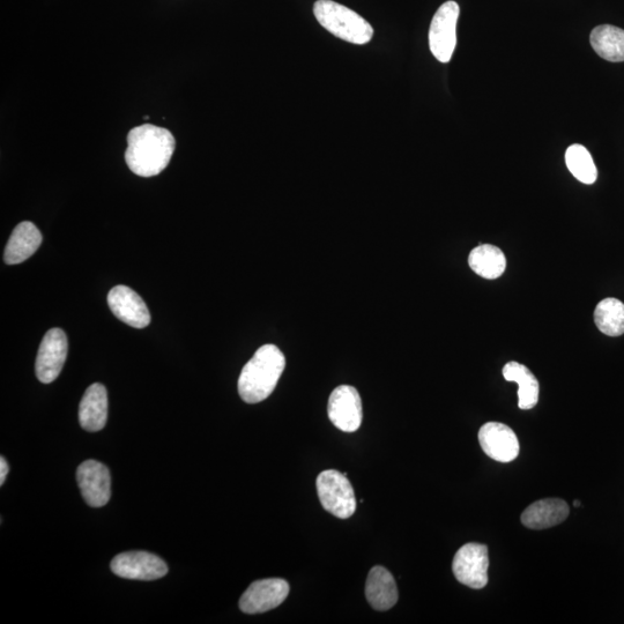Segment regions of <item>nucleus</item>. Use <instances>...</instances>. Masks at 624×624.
<instances>
[{
	"mask_svg": "<svg viewBox=\"0 0 624 624\" xmlns=\"http://www.w3.org/2000/svg\"><path fill=\"white\" fill-rule=\"evenodd\" d=\"M175 147L172 132L152 124L140 125L129 133L125 161L133 174L153 177L168 167Z\"/></svg>",
	"mask_w": 624,
	"mask_h": 624,
	"instance_id": "obj_1",
	"label": "nucleus"
},
{
	"mask_svg": "<svg viewBox=\"0 0 624 624\" xmlns=\"http://www.w3.org/2000/svg\"><path fill=\"white\" fill-rule=\"evenodd\" d=\"M286 367L284 353L277 346L264 345L245 364L239 380V393L248 404L269 398Z\"/></svg>",
	"mask_w": 624,
	"mask_h": 624,
	"instance_id": "obj_2",
	"label": "nucleus"
},
{
	"mask_svg": "<svg viewBox=\"0 0 624 624\" xmlns=\"http://www.w3.org/2000/svg\"><path fill=\"white\" fill-rule=\"evenodd\" d=\"M314 14L319 24L340 40L364 46L373 39L374 28L369 22L344 5L317 0Z\"/></svg>",
	"mask_w": 624,
	"mask_h": 624,
	"instance_id": "obj_3",
	"label": "nucleus"
},
{
	"mask_svg": "<svg viewBox=\"0 0 624 624\" xmlns=\"http://www.w3.org/2000/svg\"><path fill=\"white\" fill-rule=\"evenodd\" d=\"M317 493L323 508L340 519L354 515L356 497L346 474L334 470L324 471L317 478Z\"/></svg>",
	"mask_w": 624,
	"mask_h": 624,
	"instance_id": "obj_4",
	"label": "nucleus"
},
{
	"mask_svg": "<svg viewBox=\"0 0 624 624\" xmlns=\"http://www.w3.org/2000/svg\"><path fill=\"white\" fill-rule=\"evenodd\" d=\"M459 13V5L452 0L444 3L435 13L429 29V47L438 62L451 61L457 44Z\"/></svg>",
	"mask_w": 624,
	"mask_h": 624,
	"instance_id": "obj_5",
	"label": "nucleus"
},
{
	"mask_svg": "<svg viewBox=\"0 0 624 624\" xmlns=\"http://www.w3.org/2000/svg\"><path fill=\"white\" fill-rule=\"evenodd\" d=\"M489 555L485 545L471 542L459 549L452 570L459 583L468 588L484 589L488 583Z\"/></svg>",
	"mask_w": 624,
	"mask_h": 624,
	"instance_id": "obj_6",
	"label": "nucleus"
},
{
	"mask_svg": "<svg viewBox=\"0 0 624 624\" xmlns=\"http://www.w3.org/2000/svg\"><path fill=\"white\" fill-rule=\"evenodd\" d=\"M68 351V337L64 331L49 330L42 340L35 363L36 376L41 383H52L61 375Z\"/></svg>",
	"mask_w": 624,
	"mask_h": 624,
	"instance_id": "obj_7",
	"label": "nucleus"
},
{
	"mask_svg": "<svg viewBox=\"0 0 624 624\" xmlns=\"http://www.w3.org/2000/svg\"><path fill=\"white\" fill-rule=\"evenodd\" d=\"M329 418L334 426L345 433H354L361 427L363 412L358 390L340 385L331 393L328 406Z\"/></svg>",
	"mask_w": 624,
	"mask_h": 624,
	"instance_id": "obj_8",
	"label": "nucleus"
},
{
	"mask_svg": "<svg viewBox=\"0 0 624 624\" xmlns=\"http://www.w3.org/2000/svg\"><path fill=\"white\" fill-rule=\"evenodd\" d=\"M114 574L136 581H155L168 574L165 561L147 552H128L117 555L110 564Z\"/></svg>",
	"mask_w": 624,
	"mask_h": 624,
	"instance_id": "obj_9",
	"label": "nucleus"
},
{
	"mask_svg": "<svg viewBox=\"0 0 624 624\" xmlns=\"http://www.w3.org/2000/svg\"><path fill=\"white\" fill-rule=\"evenodd\" d=\"M289 594L285 579L269 578L249 586L240 599L241 611L245 614H260L280 606Z\"/></svg>",
	"mask_w": 624,
	"mask_h": 624,
	"instance_id": "obj_10",
	"label": "nucleus"
},
{
	"mask_svg": "<svg viewBox=\"0 0 624 624\" xmlns=\"http://www.w3.org/2000/svg\"><path fill=\"white\" fill-rule=\"evenodd\" d=\"M77 481L89 507L102 508L109 502L111 478L107 466L96 460H86L78 467Z\"/></svg>",
	"mask_w": 624,
	"mask_h": 624,
	"instance_id": "obj_11",
	"label": "nucleus"
},
{
	"mask_svg": "<svg viewBox=\"0 0 624 624\" xmlns=\"http://www.w3.org/2000/svg\"><path fill=\"white\" fill-rule=\"evenodd\" d=\"M479 442L489 458L510 463L519 455V441L514 430L500 422H488L479 430Z\"/></svg>",
	"mask_w": 624,
	"mask_h": 624,
	"instance_id": "obj_12",
	"label": "nucleus"
},
{
	"mask_svg": "<svg viewBox=\"0 0 624 624\" xmlns=\"http://www.w3.org/2000/svg\"><path fill=\"white\" fill-rule=\"evenodd\" d=\"M108 304L113 314L135 329H144L151 323V314L143 299L131 288L116 286L108 295Z\"/></svg>",
	"mask_w": 624,
	"mask_h": 624,
	"instance_id": "obj_13",
	"label": "nucleus"
},
{
	"mask_svg": "<svg viewBox=\"0 0 624 624\" xmlns=\"http://www.w3.org/2000/svg\"><path fill=\"white\" fill-rule=\"evenodd\" d=\"M108 420V393L100 383L86 390L79 407V422L89 433L100 432Z\"/></svg>",
	"mask_w": 624,
	"mask_h": 624,
	"instance_id": "obj_14",
	"label": "nucleus"
},
{
	"mask_svg": "<svg viewBox=\"0 0 624 624\" xmlns=\"http://www.w3.org/2000/svg\"><path fill=\"white\" fill-rule=\"evenodd\" d=\"M42 234L33 222H21L7 242L4 260L7 265H17L32 257L42 243Z\"/></svg>",
	"mask_w": 624,
	"mask_h": 624,
	"instance_id": "obj_15",
	"label": "nucleus"
},
{
	"mask_svg": "<svg viewBox=\"0 0 624 624\" xmlns=\"http://www.w3.org/2000/svg\"><path fill=\"white\" fill-rule=\"evenodd\" d=\"M366 597L376 611H389L397 604V584L388 569L377 566L370 570L366 583Z\"/></svg>",
	"mask_w": 624,
	"mask_h": 624,
	"instance_id": "obj_16",
	"label": "nucleus"
},
{
	"mask_svg": "<svg viewBox=\"0 0 624 624\" xmlns=\"http://www.w3.org/2000/svg\"><path fill=\"white\" fill-rule=\"evenodd\" d=\"M569 505L560 499L540 500L526 508L522 515V523L527 529L545 530L559 525L569 516Z\"/></svg>",
	"mask_w": 624,
	"mask_h": 624,
	"instance_id": "obj_17",
	"label": "nucleus"
},
{
	"mask_svg": "<svg viewBox=\"0 0 624 624\" xmlns=\"http://www.w3.org/2000/svg\"><path fill=\"white\" fill-rule=\"evenodd\" d=\"M505 381L519 385L518 406L520 410H531L539 401V382L531 370L518 362L512 361L503 368Z\"/></svg>",
	"mask_w": 624,
	"mask_h": 624,
	"instance_id": "obj_18",
	"label": "nucleus"
},
{
	"mask_svg": "<svg viewBox=\"0 0 624 624\" xmlns=\"http://www.w3.org/2000/svg\"><path fill=\"white\" fill-rule=\"evenodd\" d=\"M468 264L478 276L494 280L500 278L507 269V258L495 245L482 244L471 251Z\"/></svg>",
	"mask_w": 624,
	"mask_h": 624,
	"instance_id": "obj_19",
	"label": "nucleus"
},
{
	"mask_svg": "<svg viewBox=\"0 0 624 624\" xmlns=\"http://www.w3.org/2000/svg\"><path fill=\"white\" fill-rule=\"evenodd\" d=\"M594 51L608 62H624V31L611 25H601L593 29L590 36Z\"/></svg>",
	"mask_w": 624,
	"mask_h": 624,
	"instance_id": "obj_20",
	"label": "nucleus"
},
{
	"mask_svg": "<svg viewBox=\"0 0 624 624\" xmlns=\"http://www.w3.org/2000/svg\"><path fill=\"white\" fill-rule=\"evenodd\" d=\"M594 323L600 332L608 337H620L624 334V303L608 297L598 303L594 310Z\"/></svg>",
	"mask_w": 624,
	"mask_h": 624,
	"instance_id": "obj_21",
	"label": "nucleus"
},
{
	"mask_svg": "<svg viewBox=\"0 0 624 624\" xmlns=\"http://www.w3.org/2000/svg\"><path fill=\"white\" fill-rule=\"evenodd\" d=\"M566 163L569 172L574 175L579 182L593 184L597 181L598 170L592 156L582 145H572L566 153Z\"/></svg>",
	"mask_w": 624,
	"mask_h": 624,
	"instance_id": "obj_22",
	"label": "nucleus"
},
{
	"mask_svg": "<svg viewBox=\"0 0 624 624\" xmlns=\"http://www.w3.org/2000/svg\"><path fill=\"white\" fill-rule=\"evenodd\" d=\"M10 468L4 457L0 458V485H4L7 474H9Z\"/></svg>",
	"mask_w": 624,
	"mask_h": 624,
	"instance_id": "obj_23",
	"label": "nucleus"
},
{
	"mask_svg": "<svg viewBox=\"0 0 624 624\" xmlns=\"http://www.w3.org/2000/svg\"><path fill=\"white\" fill-rule=\"evenodd\" d=\"M574 505H575V507H581L582 503H581V502H579L578 500H576V501L574 502Z\"/></svg>",
	"mask_w": 624,
	"mask_h": 624,
	"instance_id": "obj_24",
	"label": "nucleus"
}]
</instances>
